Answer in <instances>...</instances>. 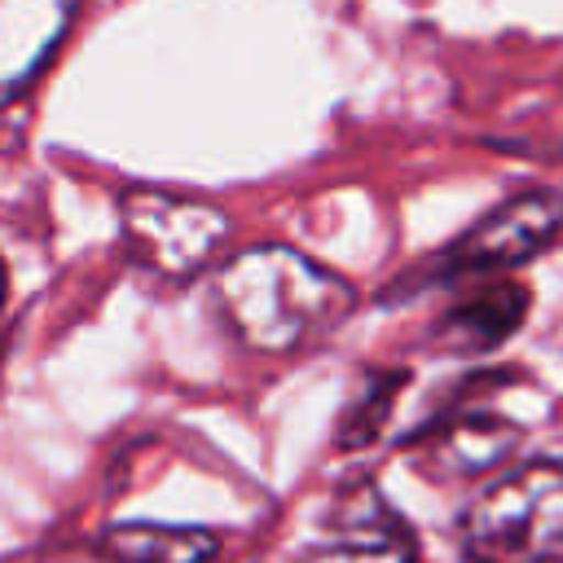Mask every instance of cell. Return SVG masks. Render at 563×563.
Instances as JSON below:
<instances>
[{"instance_id": "obj_7", "label": "cell", "mask_w": 563, "mask_h": 563, "mask_svg": "<svg viewBox=\"0 0 563 563\" xmlns=\"http://www.w3.org/2000/svg\"><path fill=\"white\" fill-rule=\"evenodd\" d=\"M528 303H532V290L523 282H510V277H497V282H484L475 295L457 299L440 321H435V347L440 352H453V356H479V352H493L501 347L528 317Z\"/></svg>"}, {"instance_id": "obj_11", "label": "cell", "mask_w": 563, "mask_h": 563, "mask_svg": "<svg viewBox=\"0 0 563 563\" xmlns=\"http://www.w3.org/2000/svg\"><path fill=\"white\" fill-rule=\"evenodd\" d=\"M0 299H4V268H0Z\"/></svg>"}, {"instance_id": "obj_8", "label": "cell", "mask_w": 563, "mask_h": 563, "mask_svg": "<svg viewBox=\"0 0 563 563\" xmlns=\"http://www.w3.org/2000/svg\"><path fill=\"white\" fill-rule=\"evenodd\" d=\"M101 550L114 563H211L220 537L185 523H114L106 528Z\"/></svg>"}, {"instance_id": "obj_6", "label": "cell", "mask_w": 563, "mask_h": 563, "mask_svg": "<svg viewBox=\"0 0 563 563\" xmlns=\"http://www.w3.org/2000/svg\"><path fill=\"white\" fill-rule=\"evenodd\" d=\"M79 0H0V101H13L70 31Z\"/></svg>"}, {"instance_id": "obj_10", "label": "cell", "mask_w": 563, "mask_h": 563, "mask_svg": "<svg viewBox=\"0 0 563 563\" xmlns=\"http://www.w3.org/2000/svg\"><path fill=\"white\" fill-rule=\"evenodd\" d=\"M409 383V374L405 369H369L365 374V387L356 391V400L347 405V413H343V422H339V449H361V444H369L378 431H383V422H387V413H391V400H396V391Z\"/></svg>"}, {"instance_id": "obj_9", "label": "cell", "mask_w": 563, "mask_h": 563, "mask_svg": "<svg viewBox=\"0 0 563 563\" xmlns=\"http://www.w3.org/2000/svg\"><path fill=\"white\" fill-rule=\"evenodd\" d=\"M299 563H418V550H413V537L391 519V510L374 501L369 515L356 519L352 537L321 545Z\"/></svg>"}, {"instance_id": "obj_5", "label": "cell", "mask_w": 563, "mask_h": 563, "mask_svg": "<svg viewBox=\"0 0 563 563\" xmlns=\"http://www.w3.org/2000/svg\"><path fill=\"white\" fill-rule=\"evenodd\" d=\"M422 466L435 479H471L484 471H497L515 444H519V422L493 413V409H449L431 427L413 435Z\"/></svg>"}, {"instance_id": "obj_4", "label": "cell", "mask_w": 563, "mask_h": 563, "mask_svg": "<svg viewBox=\"0 0 563 563\" xmlns=\"http://www.w3.org/2000/svg\"><path fill=\"white\" fill-rule=\"evenodd\" d=\"M563 229V198L554 189H523L479 216L462 238H453L435 260L431 277H466V273H497L541 255Z\"/></svg>"}, {"instance_id": "obj_3", "label": "cell", "mask_w": 563, "mask_h": 563, "mask_svg": "<svg viewBox=\"0 0 563 563\" xmlns=\"http://www.w3.org/2000/svg\"><path fill=\"white\" fill-rule=\"evenodd\" d=\"M119 220L141 264L163 277L198 273L229 238V216L216 202L167 189H128L119 198Z\"/></svg>"}, {"instance_id": "obj_2", "label": "cell", "mask_w": 563, "mask_h": 563, "mask_svg": "<svg viewBox=\"0 0 563 563\" xmlns=\"http://www.w3.org/2000/svg\"><path fill=\"white\" fill-rule=\"evenodd\" d=\"M466 563H550L563 554V466L523 462L484 484L457 515Z\"/></svg>"}, {"instance_id": "obj_1", "label": "cell", "mask_w": 563, "mask_h": 563, "mask_svg": "<svg viewBox=\"0 0 563 563\" xmlns=\"http://www.w3.org/2000/svg\"><path fill=\"white\" fill-rule=\"evenodd\" d=\"M216 308L251 352H295L330 334L356 290L295 246H251L216 273Z\"/></svg>"}]
</instances>
